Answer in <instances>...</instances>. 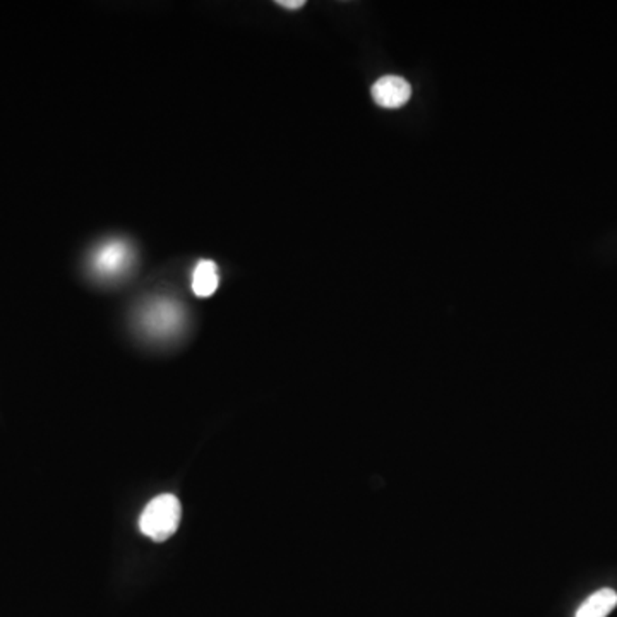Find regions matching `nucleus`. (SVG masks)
Returning <instances> with one entry per match:
<instances>
[{
  "mask_svg": "<svg viewBox=\"0 0 617 617\" xmlns=\"http://www.w3.org/2000/svg\"><path fill=\"white\" fill-rule=\"evenodd\" d=\"M184 313L174 300L159 299L150 302L140 314V324L150 336L161 338L176 333L182 324Z\"/></svg>",
  "mask_w": 617,
  "mask_h": 617,
  "instance_id": "7ed1b4c3",
  "label": "nucleus"
},
{
  "mask_svg": "<svg viewBox=\"0 0 617 617\" xmlns=\"http://www.w3.org/2000/svg\"><path fill=\"white\" fill-rule=\"evenodd\" d=\"M280 7H283V9H302L304 5H305V2L304 0H278L277 2Z\"/></svg>",
  "mask_w": 617,
  "mask_h": 617,
  "instance_id": "0eeeda50",
  "label": "nucleus"
},
{
  "mask_svg": "<svg viewBox=\"0 0 617 617\" xmlns=\"http://www.w3.org/2000/svg\"><path fill=\"white\" fill-rule=\"evenodd\" d=\"M616 605V592L612 588H600L583 602L575 617H607Z\"/></svg>",
  "mask_w": 617,
  "mask_h": 617,
  "instance_id": "39448f33",
  "label": "nucleus"
},
{
  "mask_svg": "<svg viewBox=\"0 0 617 617\" xmlns=\"http://www.w3.org/2000/svg\"><path fill=\"white\" fill-rule=\"evenodd\" d=\"M134 261L132 247L123 240H108L89 256V269L100 280H117L131 269Z\"/></svg>",
  "mask_w": 617,
  "mask_h": 617,
  "instance_id": "f03ea898",
  "label": "nucleus"
},
{
  "mask_svg": "<svg viewBox=\"0 0 617 617\" xmlns=\"http://www.w3.org/2000/svg\"><path fill=\"white\" fill-rule=\"evenodd\" d=\"M193 292L195 297H212L213 294L218 290L220 286V273H218V266L214 265L213 261H199L195 268L193 273Z\"/></svg>",
  "mask_w": 617,
  "mask_h": 617,
  "instance_id": "423d86ee",
  "label": "nucleus"
},
{
  "mask_svg": "<svg viewBox=\"0 0 617 617\" xmlns=\"http://www.w3.org/2000/svg\"><path fill=\"white\" fill-rule=\"evenodd\" d=\"M370 93L377 105L383 108H400L410 100L412 88L400 76H383L372 85Z\"/></svg>",
  "mask_w": 617,
  "mask_h": 617,
  "instance_id": "20e7f679",
  "label": "nucleus"
},
{
  "mask_svg": "<svg viewBox=\"0 0 617 617\" xmlns=\"http://www.w3.org/2000/svg\"><path fill=\"white\" fill-rule=\"evenodd\" d=\"M182 508L174 494H161L151 499L140 518V530L155 542H165L180 525Z\"/></svg>",
  "mask_w": 617,
  "mask_h": 617,
  "instance_id": "f257e3e1",
  "label": "nucleus"
}]
</instances>
